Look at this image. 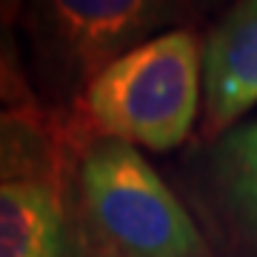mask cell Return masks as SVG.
<instances>
[{
    "mask_svg": "<svg viewBox=\"0 0 257 257\" xmlns=\"http://www.w3.org/2000/svg\"><path fill=\"white\" fill-rule=\"evenodd\" d=\"M200 89V40L186 29H172L117 57L83 89L80 123L92 138L169 152L189 138Z\"/></svg>",
    "mask_w": 257,
    "mask_h": 257,
    "instance_id": "obj_1",
    "label": "cell"
},
{
    "mask_svg": "<svg viewBox=\"0 0 257 257\" xmlns=\"http://www.w3.org/2000/svg\"><path fill=\"white\" fill-rule=\"evenodd\" d=\"M80 211L106 257H211L206 237L135 146L89 138L77 163Z\"/></svg>",
    "mask_w": 257,
    "mask_h": 257,
    "instance_id": "obj_2",
    "label": "cell"
},
{
    "mask_svg": "<svg viewBox=\"0 0 257 257\" xmlns=\"http://www.w3.org/2000/svg\"><path fill=\"white\" fill-rule=\"evenodd\" d=\"M169 18L155 0H49L32 6V37L49 77L83 94L106 66L146 43Z\"/></svg>",
    "mask_w": 257,
    "mask_h": 257,
    "instance_id": "obj_3",
    "label": "cell"
},
{
    "mask_svg": "<svg viewBox=\"0 0 257 257\" xmlns=\"http://www.w3.org/2000/svg\"><path fill=\"white\" fill-rule=\"evenodd\" d=\"M206 123L226 128L257 103V0L240 3L203 49Z\"/></svg>",
    "mask_w": 257,
    "mask_h": 257,
    "instance_id": "obj_4",
    "label": "cell"
},
{
    "mask_svg": "<svg viewBox=\"0 0 257 257\" xmlns=\"http://www.w3.org/2000/svg\"><path fill=\"white\" fill-rule=\"evenodd\" d=\"M0 257H80L63 183H0Z\"/></svg>",
    "mask_w": 257,
    "mask_h": 257,
    "instance_id": "obj_5",
    "label": "cell"
},
{
    "mask_svg": "<svg viewBox=\"0 0 257 257\" xmlns=\"http://www.w3.org/2000/svg\"><path fill=\"white\" fill-rule=\"evenodd\" d=\"M69 126L52 114H26L0 106V183H63Z\"/></svg>",
    "mask_w": 257,
    "mask_h": 257,
    "instance_id": "obj_6",
    "label": "cell"
},
{
    "mask_svg": "<svg viewBox=\"0 0 257 257\" xmlns=\"http://www.w3.org/2000/svg\"><path fill=\"white\" fill-rule=\"evenodd\" d=\"M214 169L237 229L257 248V120L226 132L214 157Z\"/></svg>",
    "mask_w": 257,
    "mask_h": 257,
    "instance_id": "obj_7",
    "label": "cell"
},
{
    "mask_svg": "<svg viewBox=\"0 0 257 257\" xmlns=\"http://www.w3.org/2000/svg\"><path fill=\"white\" fill-rule=\"evenodd\" d=\"M0 106L26 111V114H52L32 89L18 40L12 32V18L3 6H0Z\"/></svg>",
    "mask_w": 257,
    "mask_h": 257,
    "instance_id": "obj_8",
    "label": "cell"
},
{
    "mask_svg": "<svg viewBox=\"0 0 257 257\" xmlns=\"http://www.w3.org/2000/svg\"><path fill=\"white\" fill-rule=\"evenodd\" d=\"M103 257H106V254H103Z\"/></svg>",
    "mask_w": 257,
    "mask_h": 257,
    "instance_id": "obj_9",
    "label": "cell"
}]
</instances>
